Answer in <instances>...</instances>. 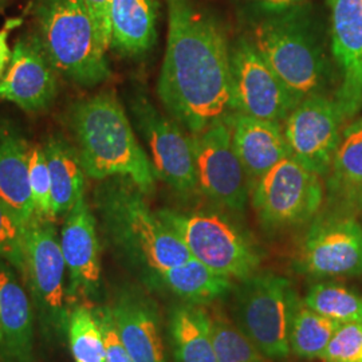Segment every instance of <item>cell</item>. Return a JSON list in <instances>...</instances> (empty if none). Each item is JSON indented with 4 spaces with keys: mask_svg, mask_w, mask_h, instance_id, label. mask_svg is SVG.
<instances>
[{
    "mask_svg": "<svg viewBox=\"0 0 362 362\" xmlns=\"http://www.w3.org/2000/svg\"><path fill=\"white\" fill-rule=\"evenodd\" d=\"M168 34L157 93L169 116L197 134L231 113L228 42L191 0H167Z\"/></svg>",
    "mask_w": 362,
    "mask_h": 362,
    "instance_id": "6da1fadb",
    "label": "cell"
},
{
    "mask_svg": "<svg viewBox=\"0 0 362 362\" xmlns=\"http://www.w3.org/2000/svg\"><path fill=\"white\" fill-rule=\"evenodd\" d=\"M129 179L109 177L94 189V206L107 245L128 264L153 278L192 258L180 238L148 206Z\"/></svg>",
    "mask_w": 362,
    "mask_h": 362,
    "instance_id": "7a4b0ae2",
    "label": "cell"
},
{
    "mask_svg": "<svg viewBox=\"0 0 362 362\" xmlns=\"http://www.w3.org/2000/svg\"><path fill=\"white\" fill-rule=\"evenodd\" d=\"M69 128L88 177H125L145 194L155 192V169L115 93L79 100L69 110Z\"/></svg>",
    "mask_w": 362,
    "mask_h": 362,
    "instance_id": "3957f363",
    "label": "cell"
},
{
    "mask_svg": "<svg viewBox=\"0 0 362 362\" xmlns=\"http://www.w3.org/2000/svg\"><path fill=\"white\" fill-rule=\"evenodd\" d=\"M35 38L59 77L94 88L110 77L107 47L83 0H33Z\"/></svg>",
    "mask_w": 362,
    "mask_h": 362,
    "instance_id": "277c9868",
    "label": "cell"
},
{
    "mask_svg": "<svg viewBox=\"0 0 362 362\" xmlns=\"http://www.w3.org/2000/svg\"><path fill=\"white\" fill-rule=\"evenodd\" d=\"M251 40L299 103L311 94L325 93L329 62L306 13L291 10L270 16L259 23Z\"/></svg>",
    "mask_w": 362,
    "mask_h": 362,
    "instance_id": "5b68a950",
    "label": "cell"
},
{
    "mask_svg": "<svg viewBox=\"0 0 362 362\" xmlns=\"http://www.w3.org/2000/svg\"><path fill=\"white\" fill-rule=\"evenodd\" d=\"M300 299L291 282L272 272L239 281L233 291L235 325L267 358L290 353V333Z\"/></svg>",
    "mask_w": 362,
    "mask_h": 362,
    "instance_id": "8992f818",
    "label": "cell"
},
{
    "mask_svg": "<svg viewBox=\"0 0 362 362\" xmlns=\"http://www.w3.org/2000/svg\"><path fill=\"white\" fill-rule=\"evenodd\" d=\"M157 215L180 238L191 257L212 272L238 281L258 272L262 260L258 247L223 214L160 209Z\"/></svg>",
    "mask_w": 362,
    "mask_h": 362,
    "instance_id": "52a82bcc",
    "label": "cell"
},
{
    "mask_svg": "<svg viewBox=\"0 0 362 362\" xmlns=\"http://www.w3.org/2000/svg\"><path fill=\"white\" fill-rule=\"evenodd\" d=\"M257 218L267 230L311 223L324 207V177L291 156L284 158L250 189Z\"/></svg>",
    "mask_w": 362,
    "mask_h": 362,
    "instance_id": "ba28073f",
    "label": "cell"
},
{
    "mask_svg": "<svg viewBox=\"0 0 362 362\" xmlns=\"http://www.w3.org/2000/svg\"><path fill=\"white\" fill-rule=\"evenodd\" d=\"M65 270L61 239L54 221L34 218L27 224L21 274L28 286L43 330L57 338L67 333L70 314L65 306Z\"/></svg>",
    "mask_w": 362,
    "mask_h": 362,
    "instance_id": "9c48e42d",
    "label": "cell"
},
{
    "mask_svg": "<svg viewBox=\"0 0 362 362\" xmlns=\"http://www.w3.org/2000/svg\"><path fill=\"white\" fill-rule=\"evenodd\" d=\"M129 105L156 177L181 196L199 192L192 136L172 117L161 113L143 93H134Z\"/></svg>",
    "mask_w": 362,
    "mask_h": 362,
    "instance_id": "30bf717a",
    "label": "cell"
},
{
    "mask_svg": "<svg viewBox=\"0 0 362 362\" xmlns=\"http://www.w3.org/2000/svg\"><path fill=\"white\" fill-rule=\"evenodd\" d=\"M231 112L282 124L299 104L251 39L230 50Z\"/></svg>",
    "mask_w": 362,
    "mask_h": 362,
    "instance_id": "8fae6325",
    "label": "cell"
},
{
    "mask_svg": "<svg viewBox=\"0 0 362 362\" xmlns=\"http://www.w3.org/2000/svg\"><path fill=\"white\" fill-rule=\"evenodd\" d=\"M297 269L318 279L362 275V224L321 211L302 239Z\"/></svg>",
    "mask_w": 362,
    "mask_h": 362,
    "instance_id": "7c38bea8",
    "label": "cell"
},
{
    "mask_svg": "<svg viewBox=\"0 0 362 362\" xmlns=\"http://www.w3.org/2000/svg\"><path fill=\"white\" fill-rule=\"evenodd\" d=\"M191 136L199 192L218 207L243 212L250 194V184L233 148L227 116Z\"/></svg>",
    "mask_w": 362,
    "mask_h": 362,
    "instance_id": "4fadbf2b",
    "label": "cell"
},
{
    "mask_svg": "<svg viewBox=\"0 0 362 362\" xmlns=\"http://www.w3.org/2000/svg\"><path fill=\"white\" fill-rule=\"evenodd\" d=\"M345 122L334 97L326 93L305 97L282 122L290 156L325 179Z\"/></svg>",
    "mask_w": 362,
    "mask_h": 362,
    "instance_id": "5bb4252c",
    "label": "cell"
},
{
    "mask_svg": "<svg viewBox=\"0 0 362 362\" xmlns=\"http://www.w3.org/2000/svg\"><path fill=\"white\" fill-rule=\"evenodd\" d=\"M332 52L339 83L334 98L346 122L362 110V0H327Z\"/></svg>",
    "mask_w": 362,
    "mask_h": 362,
    "instance_id": "9a60e30c",
    "label": "cell"
},
{
    "mask_svg": "<svg viewBox=\"0 0 362 362\" xmlns=\"http://www.w3.org/2000/svg\"><path fill=\"white\" fill-rule=\"evenodd\" d=\"M58 73L34 34L18 39L0 78V100L26 112L47 109L58 94Z\"/></svg>",
    "mask_w": 362,
    "mask_h": 362,
    "instance_id": "2e32d148",
    "label": "cell"
},
{
    "mask_svg": "<svg viewBox=\"0 0 362 362\" xmlns=\"http://www.w3.org/2000/svg\"><path fill=\"white\" fill-rule=\"evenodd\" d=\"M61 248L70 276V294L94 291L101 281V246L97 220L86 197L66 216Z\"/></svg>",
    "mask_w": 362,
    "mask_h": 362,
    "instance_id": "e0dca14e",
    "label": "cell"
},
{
    "mask_svg": "<svg viewBox=\"0 0 362 362\" xmlns=\"http://www.w3.org/2000/svg\"><path fill=\"white\" fill-rule=\"evenodd\" d=\"M321 211L357 218L362 214V116L342 130L332 165L325 176Z\"/></svg>",
    "mask_w": 362,
    "mask_h": 362,
    "instance_id": "ac0fdd59",
    "label": "cell"
},
{
    "mask_svg": "<svg viewBox=\"0 0 362 362\" xmlns=\"http://www.w3.org/2000/svg\"><path fill=\"white\" fill-rule=\"evenodd\" d=\"M109 309L133 361L167 362L160 317L152 299L137 291H125Z\"/></svg>",
    "mask_w": 362,
    "mask_h": 362,
    "instance_id": "d6986e66",
    "label": "cell"
},
{
    "mask_svg": "<svg viewBox=\"0 0 362 362\" xmlns=\"http://www.w3.org/2000/svg\"><path fill=\"white\" fill-rule=\"evenodd\" d=\"M13 270L0 263V362H33L34 313Z\"/></svg>",
    "mask_w": 362,
    "mask_h": 362,
    "instance_id": "ffe728a7",
    "label": "cell"
},
{
    "mask_svg": "<svg viewBox=\"0 0 362 362\" xmlns=\"http://www.w3.org/2000/svg\"><path fill=\"white\" fill-rule=\"evenodd\" d=\"M233 144L246 172L250 189L272 167L290 156L282 124L231 112Z\"/></svg>",
    "mask_w": 362,
    "mask_h": 362,
    "instance_id": "44dd1931",
    "label": "cell"
},
{
    "mask_svg": "<svg viewBox=\"0 0 362 362\" xmlns=\"http://www.w3.org/2000/svg\"><path fill=\"white\" fill-rule=\"evenodd\" d=\"M30 152L31 146L21 129L0 119V199L27 224L34 219L28 181Z\"/></svg>",
    "mask_w": 362,
    "mask_h": 362,
    "instance_id": "7402d4cb",
    "label": "cell"
},
{
    "mask_svg": "<svg viewBox=\"0 0 362 362\" xmlns=\"http://www.w3.org/2000/svg\"><path fill=\"white\" fill-rule=\"evenodd\" d=\"M52 177L54 219L66 218L86 191V173L74 144L52 134L43 145Z\"/></svg>",
    "mask_w": 362,
    "mask_h": 362,
    "instance_id": "603a6c76",
    "label": "cell"
},
{
    "mask_svg": "<svg viewBox=\"0 0 362 362\" xmlns=\"http://www.w3.org/2000/svg\"><path fill=\"white\" fill-rule=\"evenodd\" d=\"M157 0H112L110 49L122 55L149 52L157 38Z\"/></svg>",
    "mask_w": 362,
    "mask_h": 362,
    "instance_id": "cb8c5ba5",
    "label": "cell"
},
{
    "mask_svg": "<svg viewBox=\"0 0 362 362\" xmlns=\"http://www.w3.org/2000/svg\"><path fill=\"white\" fill-rule=\"evenodd\" d=\"M169 333L176 362H218L209 314L202 305L184 303L175 308Z\"/></svg>",
    "mask_w": 362,
    "mask_h": 362,
    "instance_id": "d4e9b609",
    "label": "cell"
},
{
    "mask_svg": "<svg viewBox=\"0 0 362 362\" xmlns=\"http://www.w3.org/2000/svg\"><path fill=\"white\" fill-rule=\"evenodd\" d=\"M152 279L187 303L202 306L227 296L233 287V279L212 272L194 258L157 272Z\"/></svg>",
    "mask_w": 362,
    "mask_h": 362,
    "instance_id": "484cf974",
    "label": "cell"
},
{
    "mask_svg": "<svg viewBox=\"0 0 362 362\" xmlns=\"http://www.w3.org/2000/svg\"><path fill=\"white\" fill-rule=\"evenodd\" d=\"M339 325L300 302L291 326L290 351L303 358L321 357Z\"/></svg>",
    "mask_w": 362,
    "mask_h": 362,
    "instance_id": "4316f807",
    "label": "cell"
},
{
    "mask_svg": "<svg viewBox=\"0 0 362 362\" xmlns=\"http://www.w3.org/2000/svg\"><path fill=\"white\" fill-rule=\"evenodd\" d=\"M303 303L338 324L362 321V296L336 282L311 286Z\"/></svg>",
    "mask_w": 362,
    "mask_h": 362,
    "instance_id": "83f0119b",
    "label": "cell"
},
{
    "mask_svg": "<svg viewBox=\"0 0 362 362\" xmlns=\"http://www.w3.org/2000/svg\"><path fill=\"white\" fill-rule=\"evenodd\" d=\"M211 334L218 362H267L248 337L216 309L208 311Z\"/></svg>",
    "mask_w": 362,
    "mask_h": 362,
    "instance_id": "f1b7e54d",
    "label": "cell"
},
{
    "mask_svg": "<svg viewBox=\"0 0 362 362\" xmlns=\"http://www.w3.org/2000/svg\"><path fill=\"white\" fill-rule=\"evenodd\" d=\"M67 338L76 362H105L103 329L95 314L79 305L69 314Z\"/></svg>",
    "mask_w": 362,
    "mask_h": 362,
    "instance_id": "f546056e",
    "label": "cell"
},
{
    "mask_svg": "<svg viewBox=\"0 0 362 362\" xmlns=\"http://www.w3.org/2000/svg\"><path fill=\"white\" fill-rule=\"evenodd\" d=\"M28 181L34 206V218L55 221L52 215V177L43 145L31 146Z\"/></svg>",
    "mask_w": 362,
    "mask_h": 362,
    "instance_id": "4dcf8cb0",
    "label": "cell"
},
{
    "mask_svg": "<svg viewBox=\"0 0 362 362\" xmlns=\"http://www.w3.org/2000/svg\"><path fill=\"white\" fill-rule=\"evenodd\" d=\"M27 223L0 199V258L18 272L23 269Z\"/></svg>",
    "mask_w": 362,
    "mask_h": 362,
    "instance_id": "1f68e13d",
    "label": "cell"
},
{
    "mask_svg": "<svg viewBox=\"0 0 362 362\" xmlns=\"http://www.w3.org/2000/svg\"><path fill=\"white\" fill-rule=\"evenodd\" d=\"M320 358L324 362H362V321L339 325Z\"/></svg>",
    "mask_w": 362,
    "mask_h": 362,
    "instance_id": "d6a6232c",
    "label": "cell"
},
{
    "mask_svg": "<svg viewBox=\"0 0 362 362\" xmlns=\"http://www.w3.org/2000/svg\"><path fill=\"white\" fill-rule=\"evenodd\" d=\"M97 318L104 334L105 362H134L117 333L110 309H101L97 314Z\"/></svg>",
    "mask_w": 362,
    "mask_h": 362,
    "instance_id": "836d02e7",
    "label": "cell"
},
{
    "mask_svg": "<svg viewBox=\"0 0 362 362\" xmlns=\"http://www.w3.org/2000/svg\"><path fill=\"white\" fill-rule=\"evenodd\" d=\"M105 46L110 49V8L112 0H83Z\"/></svg>",
    "mask_w": 362,
    "mask_h": 362,
    "instance_id": "e575fe53",
    "label": "cell"
},
{
    "mask_svg": "<svg viewBox=\"0 0 362 362\" xmlns=\"http://www.w3.org/2000/svg\"><path fill=\"white\" fill-rule=\"evenodd\" d=\"M13 27V22H10V25H6L3 30H0V78L3 77L11 61L13 50L10 49V45H8V37Z\"/></svg>",
    "mask_w": 362,
    "mask_h": 362,
    "instance_id": "d590c367",
    "label": "cell"
},
{
    "mask_svg": "<svg viewBox=\"0 0 362 362\" xmlns=\"http://www.w3.org/2000/svg\"><path fill=\"white\" fill-rule=\"evenodd\" d=\"M264 1L269 3L272 7L285 8V7H288V6H291V4H296V3L300 1V0H264Z\"/></svg>",
    "mask_w": 362,
    "mask_h": 362,
    "instance_id": "8d00e7d4",
    "label": "cell"
}]
</instances>
